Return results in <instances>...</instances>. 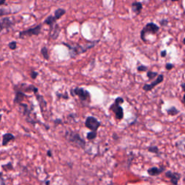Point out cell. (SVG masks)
I'll return each mask as SVG.
<instances>
[{
  "instance_id": "1",
  "label": "cell",
  "mask_w": 185,
  "mask_h": 185,
  "mask_svg": "<svg viewBox=\"0 0 185 185\" xmlns=\"http://www.w3.org/2000/svg\"><path fill=\"white\" fill-rule=\"evenodd\" d=\"M98 42L99 40H95V41H87V44H85V45L75 44V46H72L69 45V44H67V43H62V44L67 46V48H68V49L69 51L70 56H71L72 58H74L80 54L85 53V52H87V50L93 48V46H94L96 44H98Z\"/></svg>"
},
{
  "instance_id": "2",
  "label": "cell",
  "mask_w": 185,
  "mask_h": 185,
  "mask_svg": "<svg viewBox=\"0 0 185 185\" xmlns=\"http://www.w3.org/2000/svg\"><path fill=\"white\" fill-rule=\"evenodd\" d=\"M65 137L69 143L73 144L76 147L80 148H85V141L77 132L71 131V130L67 131L65 133Z\"/></svg>"
},
{
  "instance_id": "3",
  "label": "cell",
  "mask_w": 185,
  "mask_h": 185,
  "mask_svg": "<svg viewBox=\"0 0 185 185\" xmlns=\"http://www.w3.org/2000/svg\"><path fill=\"white\" fill-rule=\"evenodd\" d=\"M71 95H73V96H75V95L78 96L80 100L82 102L88 104V103L91 101L90 93H89L87 91L85 90V89L83 88V87H75V88L72 89Z\"/></svg>"
},
{
  "instance_id": "4",
  "label": "cell",
  "mask_w": 185,
  "mask_h": 185,
  "mask_svg": "<svg viewBox=\"0 0 185 185\" xmlns=\"http://www.w3.org/2000/svg\"><path fill=\"white\" fill-rule=\"evenodd\" d=\"M159 27L154 23H148L145 25V26L143 28L140 32V38L143 41H146L145 36L148 34H156L159 31Z\"/></svg>"
},
{
  "instance_id": "5",
  "label": "cell",
  "mask_w": 185,
  "mask_h": 185,
  "mask_svg": "<svg viewBox=\"0 0 185 185\" xmlns=\"http://www.w3.org/2000/svg\"><path fill=\"white\" fill-rule=\"evenodd\" d=\"M85 126L93 132H96L101 126V122L94 116H87L85 119Z\"/></svg>"
},
{
  "instance_id": "6",
  "label": "cell",
  "mask_w": 185,
  "mask_h": 185,
  "mask_svg": "<svg viewBox=\"0 0 185 185\" xmlns=\"http://www.w3.org/2000/svg\"><path fill=\"white\" fill-rule=\"evenodd\" d=\"M42 25H38L36 27L34 28H30L27 29V30L20 31L19 33V38H23L27 36H38L40 34L41 30Z\"/></svg>"
},
{
  "instance_id": "7",
  "label": "cell",
  "mask_w": 185,
  "mask_h": 185,
  "mask_svg": "<svg viewBox=\"0 0 185 185\" xmlns=\"http://www.w3.org/2000/svg\"><path fill=\"white\" fill-rule=\"evenodd\" d=\"M109 110L114 113L116 119L122 120L124 118V110L119 104L114 102L109 107Z\"/></svg>"
},
{
  "instance_id": "8",
  "label": "cell",
  "mask_w": 185,
  "mask_h": 185,
  "mask_svg": "<svg viewBox=\"0 0 185 185\" xmlns=\"http://www.w3.org/2000/svg\"><path fill=\"white\" fill-rule=\"evenodd\" d=\"M163 78H164V77H163V75H159L157 77V78L155 80H154L153 82H152L151 84H145L143 85V91H146V92H148V91H151V90H153L154 87L158 85V84H160L161 83L163 80Z\"/></svg>"
},
{
  "instance_id": "9",
  "label": "cell",
  "mask_w": 185,
  "mask_h": 185,
  "mask_svg": "<svg viewBox=\"0 0 185 185\" xmlns=\"http://www.w3.org/2000/svg\"><path fill=\"white\" fill-rule=\"evenodd\" d=\"M13 24L14 23L10 19V17H2L1 20H0V28H1V30H3L4 29H9L12 28Z\"/></svg>"
},
{
  "instance_id": "10",
  "label": "cell",
  "mask_w": 185,
  "mask_h": 185,
  "mask_svg": "<svg viewBox=\"0 0 185 185\" xmlns=\"http://www.w3.org/2000/svg\"><path fill=\"white\" fill-rule=\"evenodd\" d=\"M56 18L54 17V16H52V15H49L48 17H46V18L44 20V23L46 25H48V26L50 27V30L51 32H52V31L55 30V29L59 28V25H56Z\"/></svg>"
},
{
  "instance_id": "11",
  "label": "cell",
  "mask_w": 185,
  "mask_h": 185,
  "mask_svg": "<svg viewBox=\"0 0 185 185\" xmlns=\"http://www.w3.org/2000/svg\"><path fill=\"white\" fill-rule=\"evenodd\" d=\"M165 176L168 177L171 180V182L174 185H177L179 180L181 178V174L176 172H172V171H169L165 172Z\"/></svg>"
},
{
  "instance_id": "12",
  "label": "cell",
  "mask_w": 185,
  "mask_h": 185,
  "mask_svg": "<svg viewBox=\"0 0 185 185\" xmlns=\"http://www.w3.org/2000/svg\"><path fill=\"white\" fill-rule=\"evenodd\" d=\"M17 90H20L23 92H34L35 94H38V89L36 86L33 85H26L23 84L22 86L20 87H17Z\"/></svg>"
},
{
  "instance_id": "13",
  "label": "cell",
  "mask_w": 185,
  "mask_h": 185,
  "mask_svg": "<svg viewBox=\"0 0 185 185\" xmlns=\"http://www.w3.org/2000/svg\"><path fill=\"white\" fill-rule=\"evenodd\" d=\"M28 95H27L24 92L20 90H15V96L14 98V103L16 104H20L22 101L24 100L25 98H28Z\"/></svg>"
},
{
  "instance_id": "14",
  "label": "cell",
  "mask_w": 185,
  "mask_h": 185,
  "mask_svg": "<svg viewBox=\"0 0 185 185\" xmlns=\"http://www.w3.org/2000/svg\"><path fill=\"white\" fill-rule=\"evenodd\" d=\"M165 170L164 167H151L148 169V174L151 176H158L159 174H161V173L163 172V171Z\"/></svg>"
},
{
  "instance_id": "15",
  "label": "cell",
  "mask_w": 185,
  "mask_h": 185,
  "mask_svg": "<svg viewBox=\"0 0 185 185\" xmlns=\"http://www.w3.org/2000/svg\"><path fill=\"white\" fill-rule=\"evenodd\" d=\"M142 9H143V4L139 2H135L132 4V12L135 15L140 14Z\"/></svg>"
},
{
  "instance_id": "16",
  "label": "cell",
  "mask_w": 185,
  "mask_h": 185,
  "mask_svg": "<svg viewBox=\"0 0 185 185\" xmlns=\"http://www.w3.org/2000/svg\"><path fill=\"white\" fill-rule=\"evenodd\" d=\"M15 136L11 133H5L2 135V146H6L8 145L9 142L15 140Z\"/></svg>"
},
{
  "instance_id": "17",
  "label": "cell",
  "mask_w": 185,
  "mask_h": 185,
  "mask_svg": "<svg viewBox=\"0 0 185 185\" xmlns=\"http://www.w3.org/2000/svg\"><path fill=\"white\" fill-rule=\"evenodd\" d=\"M36 100L38 101V104H39L41 110V112H44V109L46 108V106H47V104H46V101H45V99L44 98V97L42 96L41 95H36Z\"/></svg>"
},
{
  "instance_id": "18",
  "label": "cell",
  "mask_w": 185,
  "mask_h": 185,
  "mask_svg": "<svg viewBox=\"0 0 185 185\" xmlns=\"http://www.w3.org/2000/svg\"><path fill=\"white\" fill-rule=\"evenodd\" d=\"M176 147L179 151L185 153V137L181 138L176 143Z\"/></svg>"
},
{
  "instance_id": "19",
  "label": "cell",
  "mask_w": 185,
  "mask_h": 185,
  "mask_svg": "<svg viewBox=\"0 0 185 185\" xmlns=\"http://www.w3.org/2000/svg\"><path fill=\"white\" fill-rule=\"evenodd\" d=\"M66 13L65 9H62V8H59L57 9H56L55 12H54V17L56 18V20H59V19L61 18V17L62 15H64Z\"/></svg>"
},
{
  "instance_id": "20",
  "label": "cell",
  "mask_w": 185,
  "mask_h": 185,
  "mask_svg": "<svg viewBox=\"0 0 185 185\" xmlns=\"http://www.w3.org/2000/svg\"><path fill=\"white\" fill-rule=\"evenodd\" d=\"M166 112H167V114L170 116H175L180 113V111L177 109L176 107H174V106H171V108L168 109Z\"/></svg>"
},
{
  "instance_id": "21",
  "label": "cell",
  "mask_w": 185,
  "mask_h": 185,
  "mask_svg": "<svg viewBox=\"0 0 185 185\" xmlns=\"http://www.w3.org/2000/svg\"><path fill=\"white\" fill-rule=\"evenodd\" d=\"M41 53L42 56H44V58L46 60L49 59V54H48V48H46V46H44L41 49Z\"/></svg>"
},
{
  "instance_id": "22",
  "label": "cell",
  "mask_w": 185,
  "mask_h": 185,
  "mask_svg": "<svg viewBox=\"0 0 185 185\" xmlns=\"http://www.w3.org/2000/svg\"><path fill=\"white\" fill-rule=\"evenodd\" d=\"M159 75L157 73H155V72H152V71H148L147 73V77L149 79V80H153L155 78V77H156L158 76Z\"/></svg>"
},
{
  "instance_id": "23",
  "label": "cell",
  "mask_w": 185,
  "mask_h": 185,
  "mask_svg": "<svg viewBox=\"0 0 185 185\" xmlns=\"http://www.w3.org/2000/svg\"><path fill=\"white\" fill-rule=\"evenodd\" d=\"M97 137V132L91 131L87 134V139L88 140H93Z\"/></svg>"
},
{
  "instance_id": "24",
  "label": "cell",
  "mask_w": 185,
  "mask_h": 185,
  "mask_svg": "<svg viewBox=\"0 0 185 185\" xmlns=\"http://www.w3.org/2000/svg\"><path fill=\"white\" fill-rule=\"evenodd\" d=\"M148 151L149 152H151V153H155V154H158L159 153L158 148L155 145L150 146V147H148Z\"/></svg>"
},
{
  "instance_id": "25",
  "label": "cell",
  "mask_w": 185,
  "mask_h": 185,
  "mask_svg": "<svg viewBox=\"0 0 185 185\" xmlns=\"http://www.w3.org/2000/svg\"><path fill=\"white\" fill-rule=\"evenodd\" d=\"M8 46L11 50H15L17 48V42L16 41L9 42Z\"/></svg>"
},
{
  "instance_id": "26",
  "label": "cell",
  "mask_w": 185,
  "mask_h": 185,
  "mask_svg": "<svg viewBox=\"0 0 185 185\" xmlns=\"http://www.w3.org/2000/svg\"><path fill=\"white\" fill-rule=\"evenodd\" d=\"M30 75L31 78H32L33 80H35V79H36L37 77H38V73H37L36 71H35V70H31L30 73Z\"/></svg>"
},
{
  "instance_id": "27",
  "label": "cell",
  "mask_w": 185,
  "mask_h": 185,
  "mask_svg": "<svg viewBox=\"0 0 185 185\" xmlns=\"http://www.w3.org/2000/svg\"><path fill=\"white\" fill-rule=\"evenodd\" d=\"M148 70V67L145 65H140L137 67V71L138 72H145Z\"/></svg>"
},
{
  "instance_id": "28",
  "label": "cell",
  "mask_w": 185,
  "mask_h": 185,
  "mask_svg": "<svg viewBox=\"0 0 185 185\" xmlns=\"http://www.w3.org/2000/svg\"><path fill=\"white\" fill-rule=\"evenodd\" d=\"M114 102L116 103V104H123V103H124V99H123V98H122V97H118V98H116L115 99Z\"/></svg>"
},
{
  "instance_id": "29",
  "label": "cell",
  "mask_w": 185,
  "mask_h": 185,
  "mask_svg": "<svg viewBox=\"0 0 185 185\" xmlns=\"http://www.w3.org/2000/svg\"><path fill=\"white\" fill-rule=\"evenodd\" d=\"M174 65L171 63H167L166 65H165V69H166L167 70H171L173 68H174Z\"/></svg>"
},
{
  "instance_id": "30",
  "label": "cell",
  "mask_w": 185,
  "mask_h": 185,
  "mask_svg": "<svg viewBox=\"0 0 185 185\" xmlns=\"http://www.w3.org/2000/svg\"><path fill=\"white\" fill-rule=\"evenodd\" d=\"M160 24L162 26H165V25H167V24H168V20L166 19H163V20L160 21Z\"/></svg>"
},
{
  "instance_id": "31",
  "label": "cell",
  "mask_w": 185,
  "mask_h": 185,
  "mask_svg": "<svg viewBox=\"0 0 185 185\" xmlns=\"http://www.w3.org/2000/svg\"><path fill=\"white\" fill-rule=\"evenodd\" d=\"M166 54H167V52L165 50H163V51H162V52H161V56H162V57H165V56H166Z\"/></svg>"
},
{
  "instance_id": "32",
  "label": "cell",
  "mask_w": 185,
  "mask_h": 185,
  "mask_svg": "<svg viewBox=\"0 0 185 185\" xmlns=\"http://www.w3.org/2000/svg\"><path fill=\"white\" fill-rule=\"evenodd\" d=\"M1 185H5V180H4V178L2 176V173H1Z\"/></svg>"
},
{
  "instance_id": "33",
  "label": "cell",
  "mask_w": 185,
  "mask_h": 185,
  "mask_svg": "<svg viewBox=\"0 0 185 185\" xmlns=\"http://www.w3.org/2000/svg\"><path fill=\"white\" fill-rule=\"evenodd\" d=\"M46 154H47V155L48 157H52V151H50V150H48V151H47V153H46Z\"/></svg>"
},
{
  "instance_id": "34",
  "label": "cell",
  "mask_w": 185,
  "mask_h": 185,
  "mask_svg": "<svg viewBox=\"0 0 185 185\" xmlns=\"http://www.w3.org/2000/svg\"><path fill=\"white\" fill-rule=\"evenodd\" d=\"M181 87H182L183 91L185 92V83H182V84L181 85Z\"/></svg>"
},
{
  "instance_id": "35",
  "label": "cell",
  "mask_w": 185,
  "mask_h": 185,
  "mask_svg": "<svg viewBox=\"0 0 185 185\" xmlns=\"http://www.w3.org/2000/svg\"><path fill=\"white\" fill-rule=\"evenodd\" d=\"M45 184H46V185H49V184H50V182H49V181H46Z\"/></svg>"
},
{
  "instance_id": "36",
  "label": "cell",
  "mask_w": 185,
  "mask_h": 185,
  "mask_svg": "<svg viewBox=\"0 0 185 185\" xmlns=\"http://www.w3.org/2000/svg\"><path fill=\"white\" fill-rule=\"evenodd\" d=\"M183 101L185 103V94L183 95Z\"/></svg>"
},
{
  "instance_id": "37",
  "label": "cell",
  "mask_w": 185,
  "mask_h": 185,
  "mask_svg": "<svg viewBox=\"0 0 185 185\" xmlns=\"http://www.w3.org/2000/svg\"><path fill=\"white\" fill-rule=\"evenodd\" d=\"M5 1H2V2H1V4H0V5H4V4H5Z\"/></svg>"
},
{
  "instance_id": "38",
  "label": "cell",
  "mask_w": 185,
  "mask_h": 185,
  "mask_svg": "<svg viewBox=\"0 0 185 185\" xmlns=\"http://www.w3.org/2000/svg\"><path fill=\"white\" fill-rule=\"evenodd\" d=\"M182 42H183V44H185V38H184V39H183V41H182Z\"/></svg>"
},
{
  "instance_id": "39",
  "label": "cell",
  "mask_w": 185,
  "mask_h": 185,
  "mask_svg": "<svg viewBox=\"0 0 185 185\" xmlns=\"http://www.w3.org/2000/svg\"><path fill=\"white\" fill-rule=\"evenodd\" d=\"M109 185H115V184H114V183H111V184H109Z\"/></svg>"
}]
</instances>
